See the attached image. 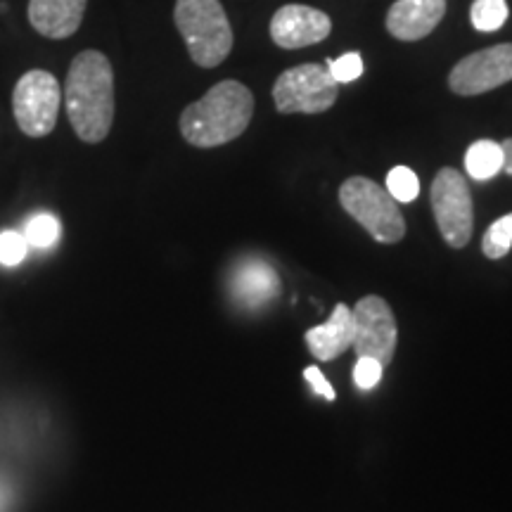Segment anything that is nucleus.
Returning <instances> with one entry per match:
<instances>
[{
  "mask_svg": "<svg viewBox=\"0 0 512 512\" xmlns=\"http://www.w3.org/2000/svg\"><path fill=\"white\" fill-rule=\"evenodd\" d=\"M339 83L325 64L306 62L287 69L273 86L275 110L280 114H323L337 102Z\"/></svg>",
  "mask_w": 512,
  "mask_h": 512,
  "instance_id": "423d86ee",
  "label": "nucleus"
},
{
  "mask_svg": "<svg viewBox=\"0 0 512 512\" xmlns=\"http://www.w3.org/2000/svg\"><path fill=\"white\" fill-rule=\"evenodd\" d=\"M512 81V43L477 50L463 57L448 74V88L460 98H475Z\"/></svg>",
  "mask_w": 512,
  "mask_h": 512,
  "instance_id": "6e6552de",
  "label": "nucleus"
},
{
  "mask_svg": "<svg viewBox=\"0 0 512 512\" xmlns=\"http://www.w3.org/2000/svg\"><path fill=\"white\" fill-rule=\"evenodd\" d=\"M29 242L22 233L17 230H5L0 233V264L3 266H19L24 259H27Z\"/></svg>",
  "mask_w": 512,
  "mask_h": 512,
  "instance_id": "aec40b11",
  "label": "nucleus"
},
{
  "mask_svg": "<svg viewBox=\"0 0 512 512\" xmlns=\"http://www.w3.org/2000/svg\"><path fill=\"white\" fill-rule=\"evenodd\" d=\"M501 147H503V171L508 176H512V138H505Z\"/></svg>",
  "mask_w": 512,
  "mask_h": 512,
  "instance_id": "b1692460",
  "label": "nucleus"
},
{
  "mask_svg": "<svg viewBox=\"0 0 512 512\" xmlns=\"http://www.w3.org/2000/svg\"><path fill=\"white\" fill-rule=\"evenodd\" d=\"M306 347L318 361H335L351 349L354 344V316H351V306L337 304L332 316L325 323L316 325L304 335Z\"/></svg>",
  "mask_w": 512,
  "mask_h": 512,
  "instance_id": "ddd939ff",
  "label": "nucleus"
},
{
  "mask_svg": "<svg viewBox=\"0 0 512 512\" xmlns=\"http://www.w3.org/2000/svg\"><path fill=\"white\" fill-rule=\"evenodd\" d=\"M271 38L278 48L299 50L316 46L325 41L332 31V19L323 10L311 8V5L290 3L283 5L271 17Z\"/></svg>",
  "mask_w": 512,
  "mask_h": 512,
  "instance_id": "9d476101",
  "label": "nucleus"
},
{
  "mask_svg": "<svg viewBox=\"0 0 512 512\" xmlns=\"http://www.w3.org/2000/svg\"><path fill=\"white\" fill-rule=\"evenodd\" d=\"M508 0H475L470 8L472 27L484 34L503 29V24L508 22Z\"/></svg>",
  "mask_w": 512,
  "mask_h": 512,
  "instance_id": "dca6fc26",
  "label": "nucleus"
},
{
  "mask_svg": "<svg viewBox=\"0 0 512 512\" xmlns=\"http://www.w3.org/2000/svg\"><path fill=\"white\" fill-rule=\"evenodd\" d=\"M446 15V0H396L384 17V27L396 41H420L439 27Z\"/></svg>",
  "mask_w": 512,
  "mask_h": 512,
  "instance_id": "9b49d317",
  "label": "nucleus"
},
{
  "mask_svg": "<svg viewBox=\"0 0 512 512\" xmlns=\"http://www.w3.org/2000/svg\"><path fill=\"white\" fill-rule=\"evenodd\" d=\"M465 171L475 181H491L503 171V147L494 140H477L465 152Z\"/></svg>",
  "mask_w": 512,
  "mask_h": 512,
  "instance_id": "2eb2a0df",
  "label": "nucleus"
},
{
  "mask_svg": "<svg viewBox=\"0 0 512 512\" xmlns=\"http://www.w3.org/2000/svg\"><path fill=\"white\" fill-rule=\"evenodd\" d=\"M382 373H384V366L380 361H375V358L370 356H358L356 368H354L356 387L361 389V392H370V389H375L377 384H380Z\"/></svg>",
  "mask_w": 512,
  "mask_h": 512,
  "instance_id": "4be33fe9",
  "label": "nucleus"
},
{
  "mask_svg": "<svg viewBox=\"0 0 512 512\" xmlns=\"http://www.w3.org/2000/svg\"><path fill=\"white\" fill-rule=\"evenodd\" d=\"M339 204L358 226L366 228L370 238L382 245H396L406 238V219L399 202L387 188L366 176H351L339 188Z\"/></svg>",
  "mask_w": 512,
  "mask_h": 512,
  "instance_id": "20e7f679",
  "label": "nucleus"
},
{
  "mask_svg": "<svg viewBox=\"0 0 512 512\" xmlns=\"http://www.w3.org/2000/svg\"><path fill=\"white\" fill-rule=\"evenodd\" d=\"M430 202L434 221L446 245L453 249L470 245L475 233V204L465 176L458 169L444 166L432 181Z\"/></svg>",
  "mask_w": 512,
  "mask_h": 512,
  "instance_id": "39448f33",
  "label": "nucleus"
},
{
  "mask_svg": "<svg viewBox=\"0 0 512 512\" xmlns=\"http://www.w3.org/2000/svg\"><path fill=\"white\" fill-rule=\"evenodd\" d=\"M325 67H328L330 76L337 83H351L363 74L366 64H363L361 53H347V55L337 57V60H330Z\"/></svg>",
  "mask_w": 512,
  "mask_h": 512,
  "instance_id": "412c9836",
  "label": "nucleus"
},
{
  "mask_svg": "<svg viewBox=\"0 0 512 512\" xmlns=\"http://www.w3.org/2000/svg\"><path fill=\"white\" fill-rule=\"evenodd\" d=\"M174 22L197 67L214 69L226 62L235 38L221 0H176Z\"/></svg>",
  "mask_w": 512,
  "mask_h": 512,
  "instance_id": "7ed1b4c3",
  "label": "nucleus"
},
{
  "mask_svg": "<svg viewBox=\"0 0 512 512\" xmlns=\"http://www.w3.org/2000/svg\"><path fill=\"white\" fill-rule=\"evenodd\" d=\"M304 377H306V382L311 384L313 394L323 396L325 401H335V389H332V384L328 382V377L320 373L318 366H309V368H306V370H304Z\"/></svg>",
  "mask_w": 512,
  "mask_h": 512,
  "instance_id": "5701e85b",
  "label": "nucleus"
},
{
  "mask_svg": "<svg viewBox=\"0 0 512 512\" xmlns=\"http://www.w3.org/2000/svg\"><path fill=\"white\" fill-rule=\"evenodd\" d=\"M351 316H354V344H351V349L356 351V356H370L387 368L394 358L396 339H399L392 306L382 297L370 294L351 309Z\"/></svg>",
  "mask_w": 512,
  "mask_h": 512,
  "instance_id": "1a4fd4ad",
  "label": "nucleus"
},
{
  "mask_svg": "<svg viewBox=\"0 0 512 512\" xmlns=\"http://www.w3.org/2000/svg\"><path fill=\"white\" fill-rule=\"evenodd\" d=\"M22 235L27 238L29 247L50 249L53 245H57V240H60V235H62L60 219L53 214L31 216V219L27 221V226H24Z\"/></svg>",
  "mask_w": 512,
  "mask_h": 512,
  "instance_id": "f3484780",
  "label": "nucleus"
},
{
  "mask_svg": "<svg viewBox=\"0 0 512 512\" xmlns=\"http://www.w3.org/2000/svg\"><path fill=\"white\" fill-rule=\"evenodd\" d=\"M86 5L88 0H29V24L43 38L64 41L79 31Z\"/></svg>",
  "mask_w": 512,
  "mask_h": 512,
  "instance_id": "f8f14e48",
  "label": "nucleus"
},
{
  "mask_svg": "<svg viewBox=\"0 0 512 512\" xmlns=\"http://www.w3.org/2000/svg\"><path fill=\"white\" fill-rule=\"evenodd\" d=\"M64 107L76 138L98 145L114 124V69L100 50H83L69 64L64 81Z\"/></svg>",
  "mask_w": 512,
  "mask_h": 512,
  "instance_id": "f257e3e1",
  "label": "nucleus"
},
{
  "mask_svg": "<svg viewBox=\"0 0 512 512\" xmlns=\"http://www.w3.org/2000/svg\"><path fill=\"white\" fill-rule=\"evenodd\" d=\"M62 105V88L55 74L31 69L19 76L12 91V112L19 131L29 138H46L55 131Z\"/></svg>",
  "mask_w": 512,
  "mask_h": 512,
  "instance_id": "0eeeda50",
  "label": "nucleus"
},
{
  "mask_svg": "<svg viewBox=\"0 0 512 512\" xmlns=\"http://www.w3.org/2000/svg\"><path fill=\"white\" fill-rule=\"evenodd\" d=\"M230 292L240 304L249 306V309H259V306H266L271 299L278 297L280 278L266 261L247 259L235 268Z\"/></svg>",
  "mask_w": 512,
  "mask_h": 512,
  "instance_id": "4468645a",
  "label": "nucleus"
},
{
  "mask_svg": "<svg viewBox=\"0 0 512 512\" xmlns=\"http://www.w3.org/2000/svg\"><path fill=\"white\" fill-rule=\"evenodd\" d=\"M5 503H8V494H5V489H3V486H0V512H3Z\"/></svg>",
  "mask_w": 512,
  "mask_h": 512,
  "instance_id": "393cba45",
  "label": "nucleus"
},
{
  "mask_svg": "<svg viewBox=\"0 0 512 512\" xmlns=\"http://www.w3.org/2000/svg\"><path fill=\"white\" fill-rule=\"evenodd\" d=\"M512 249V214H505L501 219L494 221L489 230L484 233L482 240V252L486 259L498 261L503 256H508Z\"/></svg>",
  "mask_w": 512,
  "mask_h": 512,
  "instance_id": "a211bd4d",
  "label": "nucleus"
},
{
  "mask_svg": "<svg viewBox=\"0 0 512 512\" xmlns=\"http://www.w3.org/2000/svg\"><path fill=\"white\" fill-rule=\"evenodd\" d=\"M254 117V95L245 83L226 79L211 86L181 114V136L192 147H221L247 131Z\"/></svg>",
  "mask_w": 512,
  "mask_h": 512,
  "instance_id": "f03ea898",
  "label": "nucleus"
},
{
  "mask_svg": "<svg viewBox=\"0 0 512 512\" xmlns=\"http://www.w3.org/2000/svg\"><path fill=\"white\" fill-rule=\"evenodd\" d=\"M387 192L399 204L413 202L420 195V181L415 171L408 166H394L387 174Z\"/></svg>",
  "mask_w": 512,
  "mask_h": 512,
  "instance_id": "6ab92c4d",
  "label": "nucleus"
}]
</instances>
